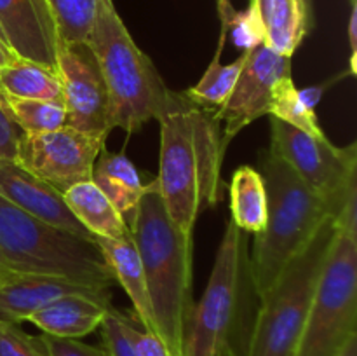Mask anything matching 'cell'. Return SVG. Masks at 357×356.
Wrapping results in <instances>:
<instances>
[{
	"label": "cell",
	"instance_id": "cell-1",
	"mask_svg": "<svg viewBox=\"0 0 357 356\" xmlns=\"http://www.w3.org/2000/svg\"><path fill=\"white\" fill-rule=\"evenodd\" d=\"M160 124L159 184L167 213L181 232L194 236L199 215L223 199L227 147L215 110L169 91Z\"/></svg>",
	"mask_w": 357,
	"mask_h": 356
},
{
	"label": "cell",
	"instance_id": "cell-8",
	"mask_svg": "<svg viewBox=\"0 0 357 356\" xmlns=\"http://www.w3.org/2000/svg\"><path fill=\"white\" fill-rule=\"evenodd\" d=\"M248 279H251L248 234L229 220L204 295L192 309L183 356H216L223 344L232 342L234 346Z\"/></svg>",
	"mask_w": 357,
	"mask_h": 356
},
{
	"label": "cell",
	"instance_id": "cell-14",
	"mask_svg": "<svg viewBox=\"0 0 357 356\" xmlns=\"http://www.w3.org/2000/svg\"><path fill=\"white\" fill-rule=\"evenodd\" d=\"M0 198L58 229L82 237H93L70 212L61 192L31 175L16 161L0 164Z\"/></svg>",
	"mask_w": 357,
	"mask_h": 356
},
{
	"label": "cell",
	"instance_id": "cell-35",
	"mask_svg": "<svg viewBox=\"0 0 357 356\" xmlns=\"http://www.w3.org/2000/svg\"><path fill=\"white\" fill-rule=\"evenodd\" d=\"M338 356H357V337L352 339L347 346L344 348V351Z\"/></svg>",
	"mask_w": 357,
	"mask_h": 356
},
{
	"label": "cell",
	"instance_id": "cell-33",
	"mask_svg": "<svg viewBox=\"0 0 357 356\" xmlns=\"http://www.w3.org/2000/svg\"><path fill=\"white\" fill-rule=\"evenodd\" d=\"M17 58H20V56H17L16 52L9 47V44L0 38V66L9 65V63H13L14 59H17Z\"/></svg>",
	"mask_w": 357,
	"mask_h": 356
},
{
	"label": "cell",
	"instance_id": "cell-13",
	"mask_svg": "<svg viewBox=\"0 0 357 356\" xmlns=\"http://www.w3.org/2000/svg\"><path fill=\"white\" fill-rule=\"evenodd\" d=\"M0 28L20 58L56 70L58 35L42 0H0Z\"/></svg>",
	"mask_w": 357,
	"mask_h": 356
},
{
	"label": "cell",
	"instance_id": "cell-31",
	"mask_svg": "<svg viewBox=\"0 0 357 356\" xmlns=\"http://www.w3.org/2000/svg\"><path fill=\"white\" fill-rule=\"evenodd\" d=\"M128 335L136 356H171L159 337L139 330L131 316H128Z\"/></svg>",
	"mask_w": 357,
	"mask_h": 356
},
{
	"label": "cell",
	"instance_id": "cell-23",
	"mask_svg": "<svg viewBox=\"0 0 357 356\" xmlns=\"http://www.w3.org/2000/svg\"><path fill=\"white\" fill-rule=\"evenodd\" d=\"M227 31H229L227 21L222 20V35H220V44L215 52V58L211 59L201 80L194 87L185 91V94L192 101L206 108H211V110H216L229 98L234 84H236L237 77H239L241 70H243L244 61H246V51H244L236 61L229 63V65H222L220 58H222L223 45H225Z\"/></svg>",
	"mask_w": 357,
	"mask_h": 356
},
{
	"label": "cell",
	"instance_id": "cell-6",
	"mask_svg": "<svg viewBox=\"0 0 357 356\" xmlns=\"http://www.w3.org/2000/svg\"><path fill=\"white\" fill-rule=\"evenodd\" d=\"M0 255L14 274L72 279L98 288L115 283L94 237L45 223L0 198Z\"/></svg>",
	"mask_w": 357,
	"mask_h": 356
},
{
	"label": "cell",
	"instance_id": "cell-7",
	"mask_svg": "<svg viewBox=\"0 0 357 356\" xmlns=\"http://www.w3.org/2000/svg\"><path fill=\"white\" fill-rule=\"evenodd\" d=\"M357 337V232L337 225L295 356H338Z\"/></svg>",
	"mask_w": 357,
	"mask_h": 356
},
{
	"label": "cell",
	"instance_id": "cell-16",
	"mask_svg": "<svg viewBox=\"0 0 357 356\" xmlns=\"http://www.w3.org/2000/svg\"><path fill=\"white\" fill-rule=\"evenodd\" d=\"M250 10L261 42L274 52L291 58L316 24L305 0H251Z\"/></svg>",
	"mask_w": 357,
	"mask_h": 356
},
{
	"label": "cell",
	"instance_id": "cell-10",
	"mask_svg": "<svg viewBox=\"0 0 357 356\" xmlns=\"http://www.w3.org/2000/svg\"><path fill=\"white\" fill-rule=\"evenodd\" d=\"M107 138L61 126L47 133H23L17 145L16 163L40 180L63 192L89 181L98 156Z\"/></svg>",
	"mask_w": 357,
	"mask_h": 356
},
{
	"label": "cell",
	"instance_id": "cell-32",
	"mask_svg": "<svg viewBox=\"0 0 357 356\" xmlns=\"http://www.w3.org/2000/svg\"><path fill=\"white\" fill-rule=\"evenodd\" d=\"M349 44H351V66L349 72L351 75H356V54H357V6L351 7V16H349Z\"/></svg>",
	"mask_w": 357,
	"mask_h": 356
},
{
	"label": "cell",
	"instance_id": "cell-36",
	"mask_svg": "<svg viewBox=\"0 0 357 356\" xmlns=\"http://www.w3.org/2000/svg\"><path fill=\"white\" fill-rule=\"evenodd\" d=\"M10 276H14V272L10 271L9 267H7V264L3 262L2 255H0V281H3V279L10 278Z\"/></svg>",
	"mask_w": 357,
	"mask_h": 356
},
{
	"label": "cell",
	"instance_id": "cell-18",
	"mask_svg": "<svg viewBox=\"0 0 357 356\" xmlns=\"http://www.w3.org/2000/svg\"><path fill=\"white\" fill-rule=\"evenodd\" d=\"M110 307L112 300L108 299L70 295L44 306L31 314L28 321L45 335L80 339L100 328Z\"/></svg>",
	"mask_w": 357,
	"mask_h": 356
},
{
	"label": "cell",
	"instance_id": "cell-5",
	"mask_svg": "<svg viewBox=\"0 0 357 356\" xmlns=\"http://www.w3.org/2000/svg\"><path fill=\"white\" fill-rule=\"evenodd\" d=\"M335 234L337 215H331L284 265L275 281L258 295L260 307L244 342L243 356H295Z\"/></svg>",
	"mask_w": 357,
	"mask_h": 356
},
{
	"label": "cell",
	"instance_id": "cell-20",
	"mask_svg": "<svg viewBox=\"0 0 357 356\" xmlns=\"http://www.w3.org/2000/svg\"><path fill=\"white\" fill-rule=\"evenodd\" d=\"M91 181L110 199L122 216L135 213L146 185L135 164L122 152L101 150L93 168Z\"/></svg>",
	"mask_w": 357,
	"mask_h": 356
},
{
	"label": "cell",
	"instance_id": "cell-3",
	"mask_svg": "<svg viewBox=\"0 0 357 356\" xmlns=\"http://www.w3.org/2000/svg\"><path fill=\"white\" fill-rule=\"evenodd\" d=\"M258 163L267 192V225L264 232L255 234L250 272L253 290L261 295L321 223L338 215L344 206L331 205L307 187L271 149L261 150Z\"/></svg>",
	"mask_w": 357,
	"mask_h": 356
},
{
	"label": "cell",
	"instance_id": "cell-40",
	"mask_svg": "<svg viewBox=\"0 0 357 356\" xmlns=\"http://www.w3.org/2000/svg\"><path fill=\"white\" fill-rule=\"evenodd\" d=\"M42 2H45V0H42ZM45 3H47V2H45Z\"/></svg>",
	"mask_w": 357,
	"mask_h": 356
},
{
	"label": "cell",
	"instance_id": "cell-27",
	"mask_svg": "<svg viewBox=\"0 0 357 356\" xmlns=\"http://www.w3.org/2000/svg\"><path fill=\"white\" fill-rule=\"evenodd\" d=\"M0 356H49L42 335H30L17 323L0 320Z\"/></svg>",
	"mask_w": 357,
	"mask_h": 356
},
{
	"label": "cell",
	"instance_id": "cell-41",
	"mask_svg": "<svg viewBox=\"0 0 357 356\" xmlns=\"http://www.w3.org/2000/svg\"><path fill=\"white\" fill-rule=\"evenodd\" d=\"M0 93H2V91H0Z\"/></svg>",
	"mask_w": 357,
	"mask_h": 356
},
{
	"label": "cell",
	"instance_id": "cell-37",
	"mask_svg": "<svg viewBox=\"0 0 357 356\" xmlns=\"http://www.w3.org/2000/svg\"><path fill=\"white\" fill-rule=\"evenodd\" d=\"M305 3H307V7H309L310 10H314V3H312V0H305Z\"/></svg>",
	"mask_w": 357,
	"mask_h": 356
},
{
	"label": "cell",
	"instance_id": "cell-24",
	"mask_svg": "<svg viewBox=\"0 0 357 356\" xmlns=\"http://www.w3.org/2000/svg\"><path fill=\"white\" fill-rule=\"evenodd\" d=\"M3 101L10 117L26 135L47 133L66 124V110L61 100H28L3 94Z\"/></svg>",
	"mask_w": 357,
	"mask_h": 356
},
{
	"label": "cell",
	"instance_id": "cell-11",
	"mask_svg": "<svg viewBox=\"0 0 357 356\" xmlns=\"http://www.w3.org/2000/svg\"><path fill=\"white\" fill-rule=\"evenodd\" d=\"M56 72L61 82V100L66 110L65 126L108 138L107 86L89 44H59Z\"/></svg>",
	"mask_w": 357,
	"mask_h": 356
},
{
	"label": "cell",
	"instance_id": "cell-22",
	"mask_svg": "<svg viewBox=\"0 0 357 356\" xmlns=\"http://www.w3.org/2000/svg\"><path fill=\"white\" fill-rule=\"evenodd\" d=\"M0 91L7 96L28 100H61L58 72L23 58L0 66Z\"/></svg>",
	"mask_w": 357,
	"mask_h": 356
},
{
	"label": "cell",
	"instance_id": "cell-15",
	"mask_svg": "<svg viewBox=\"0 0 357 356\" xmlns=\"http://www.w3.org/2000/svg\"><path fill=\"white\" fill-rule=\"evenodd\" d=\"M70 295L112 300L110 288H98L58 276L14 274L0 281V320L20 325L47 304Z\"/></svg>",
	"mask_w": 357,
	"mask_h": 356
},
{
	"label": "cell",
	"instance_id": "cell-26",
	"mask_svg": "<svg viewBox=\"0 0 357 356\" xmlns=\"http://www.w3.org/2000/svg\"><path fill=\"white\" fill-rule=\"evenodd\" d=\"M272 117L279 119L282 122H288L289 126L314 136H324L321 129L317 115L314 108H310L300 96V91L293 84V77H282L274 87V96H272L271 114Z\"/></svg>",
	"mask_w": 357,
	"mask_h": 356
},
{
	"label": "cell",
	"instance_id": "cell-9",
	"mask_svg": "<svg viewBox=\"0 0 357 356\" xmlns=\"http://www.w3.org/2000/svg\"><path fill=\"white\" fill-rule=\"evenodd\" d=\"M268 149L281 157L307 187L338 208L357 192L356 143L337 147L326 135H309L272 117Z\"/></svg>",
	"mask_w": 357,
	"mask_h": 356
},
{
	"label": "cell",
	"instance_id": "cell-29",
	"mask_svg": "<svg viewBox=\"0 0 357 356\" xmlns=\"http://www.w3.org/2000/svg\"><path fill=\"white\" fill-rule=\"evenodd\" d=\"M21 135H23V131L10 117L6 101H3V94L0 93V164L16 161Z\"/></svg>",
	"mask_w": 357,
	"mask_h": 356
},
{
	"label": "cell",
	"instance_id": "cell-28",
	"mask_svg": "<svg viewBox=\"0 0 357 356\" xmlns=\"http://www.w3.org/2000/svg\"><path fill=\"white\" fill-rule=\"evenodd\" d=\"M128 313L117 311L112 306L103 323L100 325L101 342H103L101 348L107 351L108 356H136L128 335Z\"/></svg>",
	"mask_w": 357,
	"mask_h": 356
},
{
	"label": "cell",
	"instance_id": "cell-12",
	"mask_svg": "<svg viewBox=\"0 0 357 356\" xmlns=\"http://www.w3.org/2000/svg\"><path fill=\"white\" fill-rule=\"evenodd\" d=\"M291 75V58L268 49L264 42L246 51V61L229 98L215 110L223 122V143H229L257 119L271 114L274 87L282 77Z\"/></svg>",
	"mask_w": 357,
	"mask_h": 356
},
{
	"label": "cell",
	"instance_id": "cell-34",
	"mask_svg": "<svg viewBox=\"0 0 357 356\" xmlns=\"http://www.w3.org/2000/svg\"><path fill=\"white\" fill-rule=\"evenodd\" d=\"M216 356H239V353L236 351V348L232 346V342H227V344H223L222 348H220L218 355Z\"/></svg>",
	"mask_w": 357,
	"mask_h": 356
},
{
	"label": "cell",
	"instance_id": "cell-19",
	"mask_svg": "<svg viewBox=\"0 0 357 356\" xmlns=\"http://www.w3.org/2000/svg\"><path fill=\"white\" fill-rule=\"evenodd\" d=\"M63 198L73 216L93 237H107V239L131 237L128 220L91 180L70 187L68 191L63 192Z\"/></svg>",
	"mask_w": 357,
	"mask_h": 356
},
{
	"label": "cell",
	"instance_id": "cell-39",
	"mask_svg": "<svg viewBox=\"0 0 357 356\" xmlns=\"http://www.w3.org/2000/svg\"><path fill=\"white\" fill-rule=\"evenodd\" d=\"M356 6V0H351V7Z\"/></svg>",
	"mask_w": 357,
	"mask_h": 356
},
{
	"label": "cell",
	"instance_id": "cell-30",
	"mask_svg": "<svg viewBox=\"0 0 357 356\" xmlns=\"http://www.w3.org/2000/svg\"><path fill=\"white\" fill-rule=\"evenodd\" d=\"M49 356H108L103 348L89 346L80 342L79 339L52 337V335L42 334Z\"/></svg>",
	"mask_w": 357,
	"mask_h": 356
},
{
	"label": "cell",
	"instance_id": "cell-2",
	"mask_svg": "<svg viewBox=\"0 0 357 356\" xmlns=\"http://www.w3.org/2000/svg\"><path fill=\"white\" fill-rule=\"evenodd\" d=\"M157 323V337L171 356H183L185 335L194 309L192 253L194 236L181 232L167 213L159 184L152 180L131 216Z\"/></svg>",
	"mask_w": 357,
	"mask_h": 356
},
{
	"label": "cell",
	"instance_id": "cell-4",
	"mask_svg": "<svg viewBox=\"0 0 357 356\" xmlns=\"http://www.w3.org/2000/svg\"><path fill=\"white\" fill-rule=\"evenodd\" d=\"M87 44L107 86L110 131L121 128L132 135L149 121H157L171 89L152 59L132 40L112 0H96Z\"/></svg>",
	"mask_w": 357,
	"mask_h": 356
},
{
	"label": "cell",
	"instance_id": "cell-25",
	"mask_svg": "<svg viewBox=\"0 0 357 356\" xmlns=\"http://www.w3.org/2000/svg\"><path fill=\"white\" fill-rule=\"evenodd\" d=\"M59 44L89 40L96 17V0H45Z\"/></svg>",
	"mask_w": 357,
	"mask_h": 356
},
{
	"label": "cell",
	"instance_id": "cell-21",
	"mask_svg": "<svg viewBox=\"0 0 357 356\" xmlns=\"http://www.w3.org/2000/svg\"><path fill=\"white\" fill-rule=\"evenodd\" d=\"M230 220L246 234L264 232L267 225V192L261 175L251 166H241L229 185Z\"/></svg>",
	"mask_w": 357,
	"mask_h": 356
},
{
	"label": "cell",
	"instance_id": "cell-17",
	"mask_svg": "<svg viewBox=\"0 0 357 356\" xmlns=\"http://www.w3.org/2000/svg\"><path fill=\"white\" fill-rule=\"evenodd\" d=\"M94 239L103 253L105 262L110 267L114 279L131 299L138 323L142 325L143 330L157 337V323L149 285L132 236L129 239H107V237H94Z\"/></svg>",
	"mask_w": 357,
	"mask_h": 356
},
{
	"label": "cell",
	"instance_id": "cell-38",
	"mask_svg": "<svg viewBox=\"0 0 357 356\" xmlns=\"http://www.w3.org/2000/svg\"><path fill=\"white\" fill-rule=\"evenodd\" d=\"M0 38H2V40H6V37H3V31H2V28H0ZM7 42V40H6ZM10 47V45H9Z\"/></svg>",
	"mask_w": 357,
	"mask_h": 356
}]
</instances>
